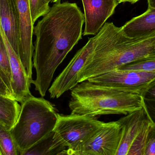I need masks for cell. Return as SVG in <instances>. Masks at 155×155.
Listing matches in <instances>:
<instances>
[{"mask_svg": "<svg viewBox=\"0 0 155 155\" xmlns=\"http://www.w3.org/2000/svg\"><path fill=\"white\" fill-rule=\"evenodd\" d=\"M84 16L76 3H54L34 28L35 90L44 97L54 72L82 39Z\"/></svg>", "mask_w": 155, "mask_h": 155, "instance_id": "1", "label": "cell"}, {"mask_svg": "<svg viewBox=\"0 0 155 155\" xmlns=\"http://www.w3.org/2000/svg\"><path fill=\"white\" fill-rule=\"evenodd\" d=\"M96 35L94 52L78 74V83L146 57L155 47V35L131 39L113 22H106Z\"/></svg>", "mask_w": 155, "mask_h": 155, "instance_id": "2", "label": "cell"}, {"mask_svg": "<svg viewBox=\"0 0 155 155\" xmlns=\"http://www.w3.org/2000/svg\"><path fill=\"white\" fill-rule=\"evenodd\" d=\"M140 93L105 87L86 80L71 90L69 106L71 114L93 117L126 115L143 108Z\"/></svg>", "mask_w": 155, "mask_h": 155, "instance_id": "3", "label": "cell"}, {"mask_svg": "<svg viewBox=\"0 0 155 155\" xmlns=\"http://www.w3.org/2000/svg\"><path fill=\"white\" fill-rule=\"evenodd\" d=\"M18 119L10 130L20 155L54 131L58 113L53 104L31 96L21 104Z\"/></svg>", "mask_w": 155, "mask_h": 155, "instance_id": "4", "label": "cell"}, {"mask_svg": "<svg viewBox=\"0 0 155 155\" xmlns=\"http://www.w3.org/2000/svg\"><path fill=\"white\" fill-rule=\"evenodd\" d=\"M104 123L87 116L59 114L54 129V139L67 148L66 155H72Z\"/></svg>", "mask_w": 155, "mask_h": 155, "instance_id": "5", "label": "cell"}, {"mask_svg": "<svg viewBox=\"0 0 155 155\" xmlns=\"http://www.w3.org/2000/svg\"><path fill=\"white\" fill-rule=\"evenodd\" d=\"M123 128L116 155H144L147 134L152 122L144 107L119 120Z\"/></svg>", "mask_w": 155, "mask_h": 155, "instance_id": "6", "label": "cell"}, {"mask_svg": "<svg viewBox=\"0 0 155 155\" xmlns=\"http://www.w3.org/2000/svg\"><path fill=\"white\" fill-rule=\"evenodd\" d=\"M123 128L119 121L105 123L72 153L75 155H116Z\"/></svg>", "mask_w": 155, "mask_h": 155, "instance_id": "7", "label": "cell"}, {"mask_svg": "<svg viewBox=\"0 0 155 155\" xmlns=\"http://www.w3.org/2000/svg\"><path fill=\"white\" fill-rule=\"evenodd\" d=\"M96 35L89 38L79 49L63 71L56 77L49 90L51 98H59L78 84V74L92 56L97 42Z\"/></svg>", "mask_w": 155, "mask_h": 155, "instance_id": "8", "label": "cell"}, {"mask_svg": "<svg viewBox=\"0 0 155 155\" xmlns=\"http://www.w3.org/2000/svg\"><path fill=\"white\" fill-rule=\"evenodd\" d=\"M19 30V56L30 79H32L33 43L34 23L33 22L29 0H14Z\"/></svg>", "mask_w": 155, "mask_h": 155, "instance_id": "9", "label": "cell"}, {"mask_svg": "<svg viewBox=\"0 0 155 155\" xmlns=\"http://www.w3.org/2000/svg\"><path fill=\"white\" fill-rule=\"evenodd\" d=\"M155 78V72L132 71L118 68L95 76L87 81L109 88L141 93Z\"/></svg>", "mask_w": 155, "mask_h": 155, "instance_id": "10", "label": "cell"}, {"mask_svg": "<svg viewBox=\"0 0 155 155\" xmlns=\"http://www.w3.org/2000/svg\"><path fill=\"white\" fill-rule=\"evenodd\" d=\"M84 7V35H96L120 3L119 0H81Z\"/></svg>", "mask_w": 155, "mask_h": 155, "instance_id": "11", "label": "cell"}, {"mask_svg": "<svg viewBox=\"0 0 155 155\" xmlns=\"http://www.w3.org/2000/svg\"><path fill=\"white\" fill-rule=\"evenodd\" d=\"M0 29L9 54L12 73V92L15 99L21 104L32 96L30 87L32 81L28 76L20 56L12 47L1 27Z\"/></svg>", "mask_w": 155, "mask_h": 155, "instance_id": "12", "label": "cell"}, {"mask_svg": "<svg viewBox=\"0 0 155 155\" xmlns=\"http://www.w3.org/2000/svg\"><path fill=\"white\" fill-rule=\"evenodd\" d=\"M0 27L19 56V30L14 0H0Z\"/></svg>", "mask_w": 155, "mask_h": 155, "instance_id": "13", "label": "cell"}, {"mask_svg": "<svg viewBox=\"0 0 155 155\" xmlns=\"http://www.w3.org/2000/svg\"><path fill=\"white\" fill-rule=\"evenodd\" d=\"M121 27L128 38L139 39L155 35V8H147L141 15L133 18Z\"/></svg>", "mask_w": 155, "mask_h": 155, "instance_id": "14", "label": "cell"}, {"mask_svg": "<svg viewBox=\"0 0 155 155\" xmlns=\"http://www.w3.org/2000/svg\"><path fill=\"white\" fill-rule=\"evenodd\" d=\"M21 105L15 99L0 95V124L11 130L17 121Z\"/></svg>", "mask_w": 155, "mask_h": 155, "instance_id": "15", "label": "cell"}, {"mask_svg": "<svg viewBox=\"0 0 155 155\" xmlns=\"http://www.w3.org/2000/svg\"><path fill=\"white\" fill-rule=\"evenodd\" d=\"M53 131L24 153L29 155H66L67 149L54 139Z\"/></svg>", "mask_w": 155, "mask_h": 155, "instance_id": "16", "label": "cell"}, {"mask_svg": "<svg viewBox=\"0 0 155 155\" xmlns=\"http://www.w3.org/2000/svg\"><path fill=\"white\" fill-rule=\"evenodd\" d=\"M0 76L5 84L12 92V73H11L9 54H8V50H7L1 29H0Z\"/></svg>", "mask_w": 155, "mask_h": 155, "instance_id": "17", "label": "cell"}, {"mask_svg": "<svg viewBox=\"0 0 155 155\" xmlns=\"http://www.w3.org/2000/svg\"><path fill=\"white\" fill-rule=\"evenodd\" d=\"M140 93L143 107L152 123L155 124V78L142 89Z\"/></svg>", "mask_w": 155, "mask_h": 155, "instance_id": "18", "label": "cell"}, {"mask_svg": "<svg viewBox=\"0 0 155 155\" xmlns=\"http://www.w3.org/2000/svg\"><path fill=\"white\" fill-rule=\"evenodd\" d=\"M0 155H20L11 131L1 124Z\"/></svg>", "mask_w": 155, "mask_h": 155, "instance_id": "19", "label": "cell"}, {"mask_svg": "<svg viewBox=\"0 0 155 155\" xmlns=\"http://www.w3.org/2000/svg\"><path fill=\"white\" fill-rule=\"evenodd\" d=\"M120 68L124 70L155 72V54H151Z\"/></svg>", "mask_w": 155, "mask_h": 155, "instance_id": "20", "label": "cell"}, {"mask_svg": "<svg viewBox=\"0 0 155 155\" xmlns=\"http://www.w3.org/2000/svg\"><path fill=\"white\" fill-rule=\"evenodd\" d=\"M51 0H29L30 10L33 22L41 16H44L50 11V2Z\"/></svg>", "mask_w": 155, "mask_h": 155, "instance_id": "21", "label": "cell"}, {"mask_svg": "<svg viewBox=\"0 0 155 155\" xmlns=\"http://www.w3.org/2000/svg\"><path fill=\"white\" fill-rule=\"evenodd\" d=\"M144 155H155V124L152 123L147 134Z\"/></svg>", "mask_w": 155, "mask_h": 155, "instance_id": "22", "label": "cell"}, {"mask_svg": "<svg viewBox=\"0 0 155 155\" xmlns=\"http://www.w3.org/2000/svg\"><path fill=\"white\" fill-rule=\"evenodd\" d=\"M0 95L15 99L12 93L5 84L1 76H0Z\"/></svg>", "mask_w": 155, "mask_h": 155, "instance_id": "23", "label": "cell"}, {"mask_svg": "<svg viewBox=\"0 0 155 155\" xmlns=\"http://www.w3.org/2000/svg\"><path fill=\"white\" fill-rule=\"evenodd\" d=\"M148 8H155V0H147Z\"/></svg>", "mask_w": 155, "mask_h": 155, "instance_id": "24", "label": "cell"}, {"mask_svg": "<svg viewBox=\"0 0 155 155\" xmlns=\"http://www.w3.org/2000/svg\"><path fill=\"white\" fill-rule=\"evenodd\" d=\"M119 1L120 3L127 2H130L132 4H134L138 2V1H140V0H119Z\"/></svg>", "mask_w": 155, "mask_h": 155, "instance_id": "25", "label": "cell"}, {"mask_svg": "<svg viewBox=\"0 0 155 155\" xmlns=\"http://www.w3.org/2000/svg\"><path fill=\"white\" fill-rule=\"evenodd\" d=\"M61 0H51V2L54 3H56L61 2Z\"/></svg>", "mask_w": 155, "mask_h": 155, "instance_id": "26", "label": "cell"}, {"mask_svg": "<svg viewBox=\"0 0 155 155\" xmlns=\"http://www.w3.org/2000/svg\"><path fill=\"white\" fill-rule=\"evenodd\" d=\"M151 54H155V47L153 51V52Z\"/></svg>", "mask_w": 155, "mask_h": 155, "instance_id": "27", "label": "cell"}]
</instances>
